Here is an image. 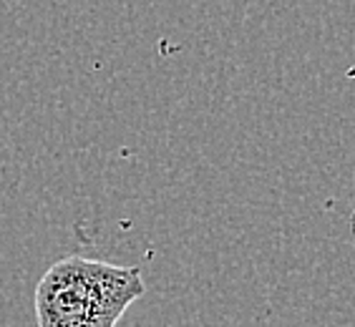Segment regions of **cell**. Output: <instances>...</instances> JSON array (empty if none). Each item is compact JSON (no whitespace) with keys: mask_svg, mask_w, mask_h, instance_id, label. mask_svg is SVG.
Wrapping results in <instances>:
<instances>
[{"mask_svg":"<svg viewBox=\"0 0 355 327\" xmlns=\"http://www.w3.org/2000/svg\"><path fill=\"white\" fill-rule=\"evenodd\" d=\"M144 294L139 267L66 257L48 267L35 287V320L38 327H116Z\"/></svg>","mask_w":355,"mask_h":327,"instance_id":"obj_1","label":"cell"}]
</instances>
